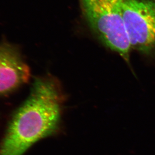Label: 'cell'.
Returning <instances> with one entry per match:
<instances>
[{
    "mask_svg": "<svg viewBox=\"0 0 155 155\" xmlns=\"http://www.w3.org/2000/svg\"><path fill=\"white\" fill-rule=\"evenodd\" d=\"M64 100L58 81L35 78L29 95L12 117L0 145V155H23L58 129Z\"/></svg>",
    "mask_w": 155,
    "mask_h": 155,
    "instance_id": "1",
    "label": "cell"
},
{
    "mask_svg": "<svg viewBox=\"0 0 155 155\" xmlns=\"http://www.w3.org/2000/svg\"><path fill=\"white\" fill-rule=\"evenodd\" d=\"M125 0H80L85 19L95 35L126 62L132 50L123 20Z\"/></svg>",
    "mask_w": 155,
    "mask_h": 155,
    "instance_id": "2",
    "label": "cell"
},
{
    "mask_svg": "<svg viewBox=\"0 0 155 155\" xmlns=\"http://www.w3.org/2000/svg\"><path fill=\"white\" fill-rule=\"evenodd\" d=\"M122 13L131 49L155 54V0H125Z\"/></svg>",
    "mask_w": 155,
    "mask_h": 155,
    "instance_id": "3",
    "label": "cell"
},
{
    "mask_svg": "<svg viewBox=\"0 0 155 155\" xmlns=\"http://www.w3.org/2000/svg\"><path fill=\"white\" fill-rule=\"evenodd\" d=\"M30 76L29 68L18 49L6 43L0 44V95L14 91Z\"/></svg>",
    "mask_w": 155,
    "mask_h": 155,
    "instance_id": "4",
    "label": "cell"
}]
</instances>
